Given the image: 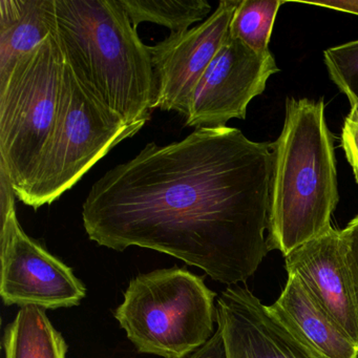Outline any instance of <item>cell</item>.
<instances>
[{
  "mask_svg": "<svg viewBox=\"0 0 358 358\" xmlns=\"http://www.w3.org/2000/svg\"><path fill=\"white\" fill-rule=\"evenodd\" d=\"M0 210V295L3 303L45 310L80 305L87 296V287L72 268L24 231L16 203Z\"/></svg>",
  "mask_w": 358,
  "mask_h": 358,
  "instance_id": "52a82bcc",
  "label": "cell"
},
{
  "mask_svg": "<svg viewBox=\"0 0 358 358\" xmlns=\"http://www.w3.org/2000/svg\"><path fill=\"white\" fill-rule=\"evenodd\" d=\"M338 201L334 144L324 100L289 98L284 127L272 144L268 250L286 257L328 232Z\"/></svg>",
  "mask_w": 358,
  "mask_h": 358,
  "instance_id": "3957f363",
  "label": "cell"
},
{
  "mask_svg": "<svg viewBox=\"0 0 358 358\" xmlns=\"http://www.w3.org/2000/svg\"><path fill=\"white\" fill-rule=\"evenodd\" d=\"M241 0H223L202 24L171 33L150 47L156 80L155 110L188 116L196 83L229 36L230 24Z\"/></svg>",
  "mask_w": 358,
  "mask_h": 358,
  "instance_id": "9c48e42d",
  "label": "cell"
},
{
  "mask_svg": "<svg viewBox=\"0 0 358 358\" xmlns=\"http://www.w3.org/2000/svg\"><path fill=\"white\" fill-rule=\"evenodd\" d=\"M131 24L142 22L166 27L171 33L184 32L208 18L211 5L206 0H119Z\"/></svg>",
  "mask_w": 358,
  "mask_h": 358,
  "instance_id": "9a60e30c",
  "label": "cell"
},
{
  "mask_svg": "<svg viewBox=\"0 0 358 358\" xmlns=\"http://www.w3.org/2000/svg\"><path fill=\"white\" fill-rule=\"evenodd\" d=\"M144 123L129 124L104 108L77 80L66 62L57 120L36 171L20 200L38 209L52 204L115 146Z\"/></svg>",
  "mask_w": 358,
  "mask_h": 358,
  "instance_id": "8992f818",
  "label": "cell"
},
{
  "mask_svg": "<svg viewBox=\"0 0 358 358\" xmlns=\"http://www.w3.org/2000/svg\"><path fill=\"white\" fill-rule=\"evenodd\" d=\"M287 273L297 276L312 296L358 345V299L345 259L341 230L328 232L285 257Z\"/></svg>",
  "mask_w": 358,
  "mask_h": 358,
  "instance_id": "8fae6325",
  "label": "cell"
},
{
  "mask_svg": "<svg viewBox=\"0 0 358 358\" xmlns=\"http://www.w3.org/2000/svg\"><path fill=\"white\" fill-rule=\"evenodd\" d=\"M123 295L114 316L139 353L186 358L215 335L217 294L186 268L139 274Z\"/></svg>",
  "mask_w": 358,
  "mask_h": 358,
  "instance_id": "277c9868",
  "label": "cell"
},
{
  "mask_svg": "<svg viewBox=\"0 0 358 358\" xmlns=\"http://www.w3.org/2000/svg\"><path fill=\"white\" fill-rule=\"evenodd\" d=\"M186 358H226L223 339L219 330L215 331V335L202 348Z\"/></svg>",
  "mask_w": 358,
  "mask_h": 358,
  "instance_id": "ffe728a7",
  "label": "cell"
},
{
  "mask_svg": "<svg viewBox=\"0 0 358 358\" xmlns=\"http://www.w3.org/2000/svg\"><path fill=\"white\" fill-rule=\"evenodd\" d=\"M57 39L77 80L129 124L150 120L156 80L144 45L119 0H56Z\"/></svg>",
  "mask_w": 358,
  "mask_h": 358,
  "instance_id": "7a4b0ae2",
  "label": "cell"
},
{
  "mask_svg": "<svg viewBox=\"0 0 358 358\" xmlns=\"http://www.w3.org/2000/svg\"><path fill=\"white\" fill-rule=\"evenodd\" d=\"M310 5L320 6V7L329 8V9L339 10V11L349 12V13L358 15V0H349V1H306Z\"/></svg>",
  "mask_w": 358,
  "mask_h": 358,
  "instance_id": "44dd1931",
  "label": "cell"
},
{
  "mask_svg": "<svg viewBox=\"0 0 358 358\" xmlns=\"http://www.w3.org/2000/svg\"><path fill=\"white\" fill-rule=\"evenodd\" d=\"M278 72L270 51L257 53L229 34L196 83L186 127H223L231 119L244 120L251 100Z\"/></svg>",
  "mask_w": 358,
  "mask_h": 358,
  "instance_id": "ba28073f",
  "label": "cell"
},
{
  "mask_svg": "<svg viewBox=\"0 0 358 358\" xmlns=\"http://www.w3.org/2000/svg\"><path fill=\"white\" fill-rule=\"evenodd\" d=\"M64 71L56 33L0 81V169L17 198L28 187L55 129Z\"/></svg>",
  "mask_w": 358,
  "mask_h": 358,
  "instance_id": "5b68a950",
  "label": "cell"
},
{
  "mask_svg": "<svg viewBox=\"0 0 358 358\" xmlns=\"http://www.w3.org/2000/svg\"><path fill=\"white\" fill-rule=\"evenodd\" d=\"M272 144L234 127H201L181 141L146 144L104 173L83 206L90 240L152 249L215 282H246L268 255Z\"/></svg>",
  "mask_w": 358,
  "mask_h": 358,
  "instance_id": "6da1fadb",
  "label": "cell"
},
{
  "mask_svg": "<svg viewBox=\"0 0 358 358\" xmlns=\"http://www.w3.org/2000/svg\"><path fill=\"white\" fill-rule=\"evenodd\" d=\"M5 358H66L68 343L48 317L35 306L20 308L6 327L3 337Z\"/></svg>",
  "mask_w": 358,
  "mask_h": 358,
  "instance_id": "5bb4252c",
  "label": "cell"
},
{
  "mask_svg": "<svg viewBox=\"0 0 358 358\" xmlns=\"http://www.w3.org/2000/svg\"><path fill=\"white\" fill-rule=\"evenodd\" d=\"M345 259L358 299V215L341 230Z\"/></svg>",
  "mask_w": 358,
  "mask_h": 358,
  "instance_id": "d6986e66",
  "label": "cell"
},
{
  "mask_svg": "<svg viewBox=\"0 0 358 358\" xmlns=\"http://www.w3.org/2000/svg\"><path fill=\"white\" fill-rule=\"evenodd\" d=\"M269 307L276 320L315 358H358V345L312 296L297 276L288 274L284 290Z\"/></svg>",
  "mask_w": 358,
  "mask_h": 358,
  "instance_id": "7c38bea8",
  "label": "cell"
},
{
  "mask_svg": "<svg viewBox=\"0 0 358 358\" xmlns=\"http://www.w3.org/2000/svg\"><path fill=\"white\" fill-rule=\"evenodd\" d=\"M324 62L331 80L347 96L352 108L358 106V41L326 50Z\"/></svg>",
  "mask_w": 358,
  "mask_h": 358,
  "instance_id": "e0dca14e",
  "label": "cell"
},
{
  "mask_svg": "<svg viewBox=\"0 0 358 358\" xmlns=\"http://www.w3.org/2000/svg\"><path fill=\"white\" fill-rule=\"evenodd\" d=\"M343 148L358 184V106L351 108L343 129Z\"/></svg>",
  "mask_w": 358,
  "mask_h": 358,
  "instance_id": "ac0fdd59",
  "label": "cell"
},
{
  "mask_svg": "<svg viewBox=\"0 0 358 358\" xmlns=\"http://www.w3.org/2000/svg\"><path fill=\"white\" fill-rule=\"evenodd\" d=\"M282 3L280 0H241L229 34L252 51L267 53L274 22Z\"/></svg>",
  "mask_w": 358,
  "mask_h": 358,
  "instance_id": "2e32d148",
  "label": "cell"
},
{
  "mask_svg": "<svg viewBox=\"0 0 358 358\" xmlns=\"http://www.w3.org/2000/svg\"><path fill=\"white\" fill-rule=\"evenodd\" d=\"M56 33V0H0V81Z\"/></svg>",
  "mask_w": 358,
  "mask_h": 358,
  "instance_id": "4fadbf2b",
  "label": "cell"
},
{
  "mask_svg": "<svg viewBox=\"0 0 358 358\" xmlns=\"http://www.w3.org/2000/svg\"><path fill=\"white\" fill-rule=\"evenodd\" d=\"M215 307L226 358H315L247 287L228 286Z\"/></svg>",
  "mask_w": 358,
  "mask_h": 358,
  "instance_id": "30bf717a",
  "label": "cell"
}]
</instances>
